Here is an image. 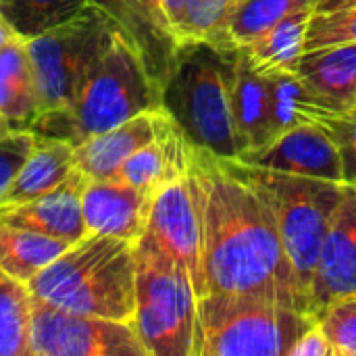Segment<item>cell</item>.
<instances>
[{"label":"cell","instance_id":"23","mask_svg":"<svg viewBox=\"0 0 356 356\" xmlns=\"http://www.w3.org/2000/svg\"><path fill=\"white\" fill-rule=\"evenodd\" d=\"M69 246L71 242L60 238L0 225V271L19 284H27Z\"/></svg>","mask_w":356,"mask_h":356},{"label":"cell","instance_id":"32","mask_svg":"<svg viewBox=\"0 0 356 356\" xmlns=\"http://www.w3.org/2000/svg\"><path fill=\"white\" fill-rule=\"evenodd\" d=\"M19 35L13 31V27L6 23V19L2 17V13H0V46H4V44H8V42H13V40H17Z\"/></svg>","mask_w":356,"mask_h":356},{"label":"cell","instance_id":"10","mask_svg":"<svg viewBox=\"0 0 356 356\" xmlns=\"http://www.w3.org/2000/svg\"><path fill=\"white\" fill-rule=\"evenodd\" d=\"M144 236L186 267L198 298L207 296L202 269L200 181L194 167L154 192Z\"/></svg>","mask_w":356,"mask_h":356},{"label":"cell","instance_id":"24","mask_svg":"<svg viewBox=\"0 0 356 356\" xmlns=\"http://www.w3.org/2000/svg\"><path fill=\"white\" fill-rule=\"evenodd\" d=\"M317 2L319 0H240L225 27L221 54H234L250 46L286 17L315 8Z\"/></svg>","mask_w":356,"mask_h":356},{"label":"cell","instance_id":"25","mask_svg":"<svg viewBox=\"0 0 356 356\" xmlns=\"http://www.w3.org/2000/svg\"><path fill=\"white\" fill-rule=\"evenodd\" d=\"M92 0H6L0 13L21 40L38 38L83 13Z\"/></svg>","mask_w":356,"mask_h":356},{"label":"cell","instance_id":"35","mask_svg":"<svg viewBox=\"0 0 356 356\" xmlns=\"http://www.w3.org/2000/svg\"><path fill=\"white\" fill-rule=\"evenodd\" d=\"M4 2H6V0H0V4H4Z\"/></svg>","mask_w":356,"mask_h":356},{"label":"cell","instance_id":"27","mask_svg":"<svg viewBox=\"0 0 356 356\" xmlns=\"http://www.w3.org/2000/svg\"><path fill=\"white\" fill-rule=\"evenodd\" d=\"M31 294L25 284L0 280V356H29Z\"/></svg>","mask_w":356,"mask_h":356},{"label":"cell","instance_id":"33","mask_svg":"<svg viewBox=\"0 0 356 356\" xmlns=\"http://www.w3.org/2000/svg\"><path fill=\"white\" fill-rule=\"evenodd\" d=\"M13 131H17V129H15L6 119L0 117V138H4V136H8V134H13Z\"/></svg>","mask_w":356,"mask_h":356},{"label":"cell","instance_id":"26","mask_svg":"<svg viewBox=\"0 0 356 356\" xmlns=\"http://www.w3.org/2000/svg\"><path fill=\"white\" fill-rule=\"evenodd\" d=\"M356 44V0H319L311 10L305 52Z\"/></svg>","mask_w":356,"mask_h":356},{"label":"cell","instance_id":"19","mask_svg":"<svg viewBox=\"0 0 356 356\" xmlns=\"http://www.w3.org/2000/svg\"><path fill=\"white\" fill-rule=\"evenodd\" d=\"M296 75L332 106H356V44L305 52Z\"/></svg>","mask_w":356,"mask_h":356},{"label":"cell","instance_id":"34","mask_svg":"<svg viewBox=\"0 0 356 356\" xmlns=\"http://www.w3.org/2000/svg\"><path fill=\"white\" fill-rule=\"evenodd\" d=\"M4 277H6V275H4V273H2V271H0V280H4Z\"/></svg>","mask_w":356,"mask_h":356},{"label":"cell","instance_id":"2","mask_svg":"<svg viewBox=\"0 0 356 356\" xmlns=\"http://www.w3.org/2000/svg\"><path fill=\"white\" fill-rule=\"evenodd\" d=\"M163 106V92L131 42L117 31L69 106L42 111L29 131L63 140L73 148L121 123Z\"/></svg>","mask_w":356,"mask_h":356},{"label":"cell","instance_id":"13","mask_svg":"<svg viewBox=\"0 0 356 356\" xmlns=\"http://www.w3.org/2000/svg\"><path fill=\"white\" fill-rule=\"evenodd\" d=\"M102 8L138 50L150 77L163 92L179 46L169 29L159 0H92Z\"/></svg>","mask_w":356,"mask_h":356},{"label":"cell","instance_id":"6","mask_svg":"<svg viewBox=\"0 0 356 356\" xmlns=\"http://www.w3.org/2000/svg\"><path fill=\"white\" fill-rule=\"evenodd\" d=\"M317 319L244 294L198 298L194 356H290Z\"/></svg>","mask_w":356,"mask_h":356},{"label":"cell","instance_id":"15","mask_svg":"<svg viewBox=\"0 0 356 356\" xmlns=\"http://www.w3.org/2000/svg\"><path fill=\"white\" fill-rule=\"evenodd\" d=\"M88 177L73 169V173L54 190L21 204L0 207V225L31 229L71 244L88 236L81 213V192Z\"/></svg>","mask_w":356,"mask_h":356},{"label":"cell","instance_id":"17","mask_svg":"<svg viewBox=\"0 0 356 356\" xmlns=\"http://www.w3.org/2000/svg\"><path fill=\"white\" fill-rule=\"evenodd\" d=\"M159 111V108H156ZM156 111L142 113L119 127L88 138L73 148V165L88 179H111L121 165L156 138Z\"/></svg>","mask_w":356,"mask_h":356},{"label":"cell","instance_id":"5","mask_svg":"<svg viewBox=\"0 0 356 356\" xmlns=\"http://www.w3.org/2000/svg\"><path fill=\"white\" fill-rule=\"evenodd\" d=\"M229 58L211 46H181L163 88V108L200 150L236 161L242 152L229 100Z\"/></svg>","mask_w":356,"mask_h":356},{"label":"cell","instance_id":"8","mask_svg":"<svg viewBox=\"0 0 356 356\" xmlns=\"http://www.w3.org/2000/svg\"><path fill=\"white\" fill-rule=\"evenodd\" d=\"M117 23L96 4L75 19L25 40L42 111L69 106L108 50Z\"/></svg>","mask_w":356,"mask_h":356},{"label":"cell","instance_id":"28","mask_svg":"<svg viewBox=\"0 0 356 356\" xmlns=\"http://www.w3.org/2000/svg\"><path fill=\"white\" fill-rule=\"evenodd\" d=\"M317 323L330 340L332 356H356V292L327 302Z\"/></svg>","mask_w":356,"mask_h":356},{"label":"cell","instance_id":"1","mask_svg":"<svg viewBox=\"0 0 356 356\" xmlns=\"http://www.w3.org/2000/svg\"><path fill=\"white\" fill-rule=\"evenodd\" d=\"M192 167L200 181L207 294L257 296L305 313L269 204L229 161L196 148Z\"/></svg>","mask_w":356,"mask_h":356},{"label":"cell","instance_id":"11","mask_svg":"<svg viewBox=\"0 0 356 356\" xmlns=\"http://www.w3.org/2000/svg\"><path fill=\"white\" fill-rule=\"evenodd\" d=\"M234 163L275 173L344 181L340 148L332 134L317 123L294 125L265 146L242 152Z\"/></svg>","mask_w":356,"mask_h":356},{"label":"cell","instance_id":"3","mask_svg":"<svg viewBox=\"0 0 356 356\" xmlns=\"http://www.w3.org/2000/svg\"><path fill=\"white\" fill-rule=\"evenodd\" d=\"M25 286L33 298L60 311L134 321L136 244L88 234Z\"/></svg>","mask_w":356,"mask_h":356},{"label":"cell","instance_id":"30","mask_svg":"<svg viewBox=\"0 0 356 356\" xmlns=\"http://www.w3.org/2000/svg\"><path fill=\"white\" fill-rule=\"evenodd\" d=\"M35 136L31 131H13L0 138V196L6 192L17 171L29 156Z\"/></svg>","mask_w":356,"mask_h":356},{"label":"cell","instance_id":"4","mask_svg":"<svg viewBox=\"0 0 356 356\" xmlns=\"http://www.w3.org/2000/svg\"><path fill=\"white\" fill-rule=\"evenodd\" d=\"M236 173L269 204L294 271L302 311L309 313L311 286L323 240L344 196V181L252 169L229 161Z\"/></svg>","mask_w":356,"mask_h":356},{"label":"cell","instance_id":"9","mask_svg":"<svg viewBox=\"0 0 356 356\" xmlns=\"http://www.w3.org/2000/svg\"><path fill=\"white\" fill-rule=\"evenodd\" d=\"M29 356H148L131 321L77 315L31 296Z\"/></svg>","mask_w":356,"mask_h":356},{"label":"cell","instance_id":"29","mask_svg":"<svg viewBox=\"0 0 356 356\" xmlns=\"http://www.w3.org/2000/svg\"><path fill=\"white\" fill-rule=\"evenodd\" d=\"M317 125L327 129L336 140L344 167V181L356 184V106L344 111H330Z\"/></svg>","mask_w":356,"mask_h":356},{"label":"cell","instance_id":"14","mask_svg":"<svg viewBox=\"0 0 356 356\" xmlns=\"http://www.w3.org/2000/svg\"><path fill=\"white\" fill-rule=\"evenodd\" d=\"M152 196L117 177L88 179L81 192V213L88 234L138 242L148 225Z\"/></svg>","mask_w":356,"mask_h":356},{"label":"cell","instance_id":"20","mask_svg":"<svg viewBox=\"0 0 356 356\" xmlns=\"http://www.w3.org/2000/svg\"><path fill=\"white\" fill-rule=\"evenodd\" d=\"M40 113L42 106L25 40L17 38L0 46V117L17 131H29Z\"/></svg>","mask_w":356,"mask_h":356},{"label":"cell","instance_id":"12","mask_svg":"<svg viewBox=\"0 0 356 356\" xmlns=\"http://www.w3.org/2000/svg\"><path fill=\"white\" fill-rule=\"evenodd\" d=\"M356 292V184H346L344 196L323 240L311 286L309 313L317 319L321 309L338 296Z\"/></svg>","mask_w":356,"mask_h":356},{"label":"cell","instance_id":"7","mask_svg":"<svg viewBox=\"0 0 356 356\" xmlns=\"http://www.w3.org/2000/svg\"><path fill=\"white\" fill-rule=\"evenodd\" d=\"M198 296L181 263L148 236L136 242L134 327L148 356H194Z\"/></svg>","mask_w":356,"mask_h":356},{"label":"cell","instance_id":"18","mask_svg":"<svg viewBox=\"0 0 356 356\" xmlns=\"http://www.w3.org/2000/svg\"><path fill=\"white\" fill-rule=\"evenodd\" d=\"M73 169L75 165L71 144L35 136L29 156L17 171L6 192L0 196V207L21 204L54 190L73 173Z\"/></svg>","mask_w":356,"mask_h":356},{"label":"cell","instance_id":"22","mask_svg":"<svg viewBox=\"0 0 356 356\" xmlns=\"http://www.w3.org/2000/svg\"><path fill=\"white\" fill-rule=\"evenodd\" d=\"M311 10L313 8H307L286 17L257 42L242 48L257 73L265 77L296 73L298 63L305 54V33Z\"/></svg>","mask_w":356,"mask_h":356},{"label":"cell","instance_id":"21","mask_svg":"<svg viewBox=\"0 0 356 356\" xmlns=\"http://www.w3.org/2000/svg\"><path fill=\"white\" fill-rule=\"evenodd\" d=\"M177 46L204 44L221 52L225 27L240 0H159Z\"/></svg>","mask_w":356,"mask_h":356},{"label":"cell","instance_id":"31","mask_svg":"<svg viewBox=\"0 0 356 356\" xmlns=\"http://www.w3.org/2000/svg\"><path fill=\"white\" fill-rule=\"evenodd\" d=\"M290 356H332L330 340L317 321L296 340Z\"/></svg>","mask_w":356,"mask_h":356},{"label":"cell","instance_id":"16","mask_svg":"<svg viewBox=\"0 0 356 356\" xmlns=\"http://www.w3.org/2000/svg\"><path fill=\"white\" fill-rule=\"evenodd\" d=\"M229 100L242 152L261 148L277 136L271 79L257 73L242 50L229 58Z\"/></svg>","mask_w":356,"mask_h":356}]
</instances>
